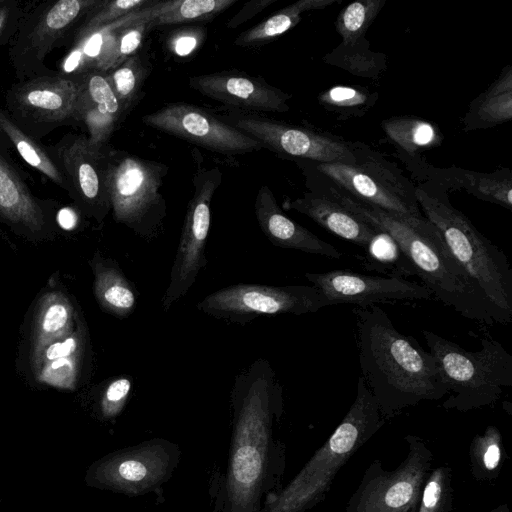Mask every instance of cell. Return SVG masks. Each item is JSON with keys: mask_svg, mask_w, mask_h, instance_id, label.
Returning <instances> with one entry per match:
<instances>
[{"mask_svg": "<svg viewBox=\"0 0 512 512\" xmlns=\"http://www.w3.org/2000/svg\"><path fill=\"white\" fill-rule=\"evenodd\" d=\"M231 408L223 512H261L284 468V449L274 439L283 412L282 387L267 360L257 359L236 377Z\"/></svg>", "mask_w": 512, "mask_h": 512, "instance_id": "obj_1", "label": "cell"}, {"mask_svg": "<svg viewBox=\"0 0 512 512\" xmlns=\"http://www.w3.org/2000/svg\"><path fill=\"white\" fill-rule=\"evenodd\" d=\"M353 313L360 376L385 420L421 401L447 396L431 353L398 331L383 309L371 304Z\"/></svg>", "mask_w": 512, "mask_h": 512, "instance_id": "obj_2", "label": "cell"}, {"mask_svg": "<svg viewBox=\"0 0 512 512\" xmlns=\"http://www.w3.org/2000/svg\"><path fill=\"white\" fill-rule=\"evenodd\" d=\"M373 227L387 233L435 297L461 316L496 324L487 301L451 255L437 228L425 217L406 219L362 203L333 184L320 190Z\"/></svg>", "mask_w": 512, "mask_h": 512, "instance_id": "obj_3", "label": "cell"}, {"mask_svg": "<svg viewBox=\"0 0 512 512\" xmlns=\"http://www.w3.org/2000/svg\"><path fill=\"white\" fill-rule=\"evenodd\" d=\"M384 423L375 398L359 376L355 399L343 420L288 485L268 497L261 512H305L321 502L341 467Z\"/></svg>", "mask_w": 512, "mask_h": 512, "instance_id": "obj_4", "label": "cell"}, {"mask_svg": "<svg viewBox=\"0 0 512 512\" xmlns=\"http://www.w3.org/2000/svg\"><path fill=\"white\" fill-rule=\"evenodd\" d=\"M414 196L423 216L437 228L451 255L487 301L496 324H509L512 320V268L503 250L449 201L423 188H415Z\"/></svg>", "mask_w": 512, "mask_h": 512, "instance_id": "obj_5", "label": "cell"}, {"mask_svg": "<svg viewBox=\"0 0 512 512\" xmlns=\"http://www.w3.org/2000/svg\"><path fill=\"white\" fill-rule=\"evenodd\" d=\"M429 352L448 392L445 409L466 412L495 403L512 385V356L497 340L482 338L468 351L432 331L423 330Z\"/></svg>", "mask_w": 512, "mask_h": 512, "instance_id": "obj_6", "label": "cell"}, {"mask_svg": "<svg viewBox=\"0 0 512 512\" xmlns=\"http://www.w3.org/2000/svg\"><path fill=\"white\" fill-rule=\"evenodd\" d=\"M166 171L159 162L108 152L107 189L114 220L140 237H155L166 215L160 193Z\"/></svg>", "mask_w": 512, "mask_h": 512, "instance_id": "obj_7", "label": "cell"}, {"mask_svg": "<svg viewBox=\"0 0 512 512\" xmlns=\"http://www.w3.org/2000/svg\"><path fill=\"white\" fill-rule=\"evenodd\" d=\"M404 439V460L392 471L386 470L380 460H373L344 512H418L434 457L422 438L406 435Z\"/></svg>", "mask_w": 512, "mask_h": 512, "instance_id": "obj_8", "label": "cell"}, {"mask_svg": "<svg viewBox=\"0 0 512 512\" xmlns=\"http://www.w3.org/2000/svg\"><path fill=\"white\" fill-rule=\"evenodd\" d=\"M326 306L327 300L313 285L238 283L208 294L196 307L210 317L246 325L261 316H299Z\"/></svg>", "mask_w": 512, "mask_h": 512, "instance_id": "obj_9", "label": "cell"}, {"mask_svg": "<svg viewBox=\"0 0 512 512\" xmlns=\"http://www.w3.org/2000/svg\"><path fill=\"white\" fill-rule=\"evenodd\" d=\"M221 181L222 172L218 167L198 164L193 176V195L187 206L168 287L161 301L165 312L188 293L200 271L206 267L211 203Z\"/></svg>", "mask_w": 512, "mask_h": 512, "instance_id": "obj_10", "label": "cell"}, {"mask_svg": "<svg viewBox=\"0 0 512 512\" xmlns=\"http://www.w3.org/2000/svg\"><path fill=\"white\" fill-rule=\"evenodd\" d=\"M101 3L99 0H59L24 12L10 48L18 78L40 76L44 58L63 44L76 24Z\"/></svg>", "mask_w": 512, "mask_h": 512, "instance_id": "obj_11", "label": "cell"}, {"mask_svg": "<svg viewBox=\"0 0 512 512\" xmlns=\"http://www.w3.org/2000/svg\"><path fill=\"white\" fill-rule=\"evenodd\" d=\"M180 448L165 439H152L115 451L94 464L91 481L101 488L140 496L160 488L180 461Z\"/></svg>", "mask_w": 512, "mask_h": 512, "instance_id": "obj_12", "label": "cell"}, {"mask_svg": "<svg viewBox=\"0 0 512 512\" xmlns=\"http://www.w3.org/2000/svg\"><path fill=\"white\" fill-rule=\"evenodd\" d=\"M77 80L43 75L14 83L6 94L7 113L14 123L38 140L52 130L78 121Z\"/></svg>", "mask_w": 512, "mask_h": 512, "instance_id": "obj_13", "label": "cell"}, {"mask_svg": "<svg viewBox=\"0 0 512 512\" xmlns=\"http://www.w3.org/2000/svg\"><path fill=\"white\" fill-rule=\"evenodd\" d=\"M222 119L278 153L314 163L357 164L360 161L351 144L306 128L241 111H232Z\"/></svg>", "mask_w": 512, "mask_h": 512, "instance_id": "obj_14", "label": "cell"}, {"mask_svg": "<svg viewBox=\"0 0 512 512\" xmlns=\"http://www.w3.org/2000/svg\"><path fill=\"white\" fill-rule=\"evenodd\" d=\"M46 149L62 171L71 197L86 215L101 222L111 209L108 152L93 149L87 136L76 134H67Z\"/></svg>", "mask_w": 512, "mask_h": 512, "instance_id": "obj_15", "label": "cell"}, {"mask_svg": "<svg viewBox=\"0 0 512 512\" xmlns=\"http://www.w3.org/2000/svg\"><path fill=\"white\" fill-rule=\"evenodd\" d=\"M313 168L348 196L406 219L424 217L410 192L387 169L373 162L314 163Z\"/></svg>", "mask_w": 512, "mask_h": 512, "instance_id": "obj_16", "label": "cell"}, {"mask_svg": "<svg viewBox=\"0 0 512 512\" xmlns=\"http://www.w3.org/2000/svg\"><path fill=\"white\" fill-rule=\"evenodd\" d=\"M142 121L154 129L225 155L246 154L265 148L255 138L186 103L168 104L144 115Z\"/></svg>", "mask_w": 512, "mask_h": 512, "instance_id": "obj_17", "label": "cell"}, {"mask_svg": "<svg viewBox=\"0 0 512 512\" xmlns=\"http://www.w3.org/2000/svg\"><path fill=\"white\" fill-rule=\"evenodd\" d=\"M305 278L321 291L329 306L356 304L365 307L378 302L431 299L423 284L397 276H377L336 269L323 273H305Z\"/></svg>", "mask_w": 512, "mask_h": 512, "instance_id": "obj_18", "label": "cell"}, {"mask_svg": "<svg viewBox=\"0 0 512 512\" xmlns=\"http://www.w3.org/2000/svg\"><path fill=\"white\" fill-rule=\"evenodd\" d=\"M189 85L202 95L239 110L276 113L290 110L291 95L260 77L223 71L191 76Z\"/></svg>", "mask_w": 512, "mask_h": 512, "instance_id": "obj_19", "label": "cell"}, {"mask_svg": "<svg viewBox=\"0 0 512 512\" xmlns=\"http://www.w3.org/2000/svg\"><path fill=\"white\" fill-rule=\"evenodd\" d=\"M72 80L79 85L78 121L86 127L90 146L104 150L124 111L105 72L92 70Z\"/></svg>", "mask_w": 512, "mask_h": 512, "instance_id": "obj_20", "label": "cell"}, {"mask_svg": "<svg viewBox=\"0 0 512 512\" xmlns=\"http://www.w3.org/2000/svg\"><path fill=\"white\" fill-rule=\"evenodd\" d=\"M87 343V328L78 317L73 332L31 352V367L36 380L59 389H74L81 374Z\"/></svg>", "mask_w": 512, "mask_h": 512, "instance_id": "obj_21", "label": "cell"}, {"mask_svg": "<svg viewBox=\"0 0 512 512\" xmlns=\"http://www.w3.org/2000/svg\"><path fill=\"white\" fill-rule=\"evenodd\" d=\"M255 215L266 238L276 247L339 260L342 252L284 214L266 185L257 192Z\"/></svg>", "mask_w": 512, "mask_h": 512, "instance_id": "obj_22", "label": "cell"}, {"mask_svg": "<svg viewBox=\"0 0 512 512\" xmlns=\"http://www.w3.org/2000/svg\"><path fill=\"white\" fill-rule=\"evenodd\" d=\"M334 235L356 244L366 251L380 230L345 208L326 193L315 190L289 203Z\"/></svg>", "mask_w": 512, "mask_h": 512, "instance_id": "obj_23", "label": "cell"}, {"mask_svg": "<svg viewBox=\"0 0 512 512\" xmlns=\"http://www.w3.org/2000/svg\"><path fill=\"white\" fill-rule=\"evenodd\" d=\"M0 218L25 233L38 235L47 226L43 204L29 190L16 168L0 152Z\"/></svg>", "mask_w": 512, "mask_h": 512, "instance_id": "obj_24", "label": "cell"}, {"mask_svg": "<svg viewBox=\"0 0 512 512\" xmlns=\"http://www.w3.org/2000/svg\"><path fill=\"white\" fill-rule=\"evenodd\" d=\"M89 264L94 275V296L100 308L119 319L129 317L135 310L136 289L118 262L95 252Z\"/></svg>", "mask_w": 512, "mask_h": 512, "instance_id": "obj_25", "label": "cell"}, {"mask_svg": "<svg viewBox=\"0 0 512 512\" xmlns=\"http://www.w3.org/2000/svg\"><path fill=\"white\" fill-rule=\"evenodd\" d=\"M512 119V66L503 68L498 78L474 99L463 118L464 130L495 127Z\"/></svg>", "mask_w": 512, "mask_h": 512, "instance_id": "obj_26", "label": "cell"}, {"mask_svg": "<svg viewBox=\"0 0 512 512\" xmlns=\"http://www.w3.org/2000/svg\"><path fill=\"white\" fill-rule=\"evenodd\" d=\"M77 320L74 306L63 292L45 293L38 302L34 315L31 352L73 332Z\"/></svg>", "mask_w": 512, "mask_h": 512, "instance_id": "obj_27", "label": "cell"}, {"mask_svg": "<svg viewBox=\"0 0 512 512\" xmlns=\"http://www.w3.org/2000/svg\"><path fill=\"white\" fill-rule=\"evenodd\" d=\"M0 136L12 145L29 166L68 192L67 181L45 146L21 130L0 108Z\"/></svg>", "mask_w": 512, "mask_h": 512, "instance_id": "obj_28", "label": "cell"}, {"mask_svg": "<svg viewBox=\"0 0 512 512\" xmlns=\"http://www.w3.org/2000/svg\"><path fill=\"white\" fill-rule=\"evenodd\" d=\"M445 179L476 198L512 209V178L504 173H480L452 167L445 170Z\"/></svg>", "mask_w": 512, "mask_h": 512, "instance_id": "obj_29", "label": "cell"}, {"mask_svg": "<svg viewBox=\"0 0 512 512\" xmlns=\"http://www.w3.org/2000/svg\"><path fill=\"white\" fill-rule=\"evenodd\" d=\"M339 2L341 0H298L241 33L234 43L237 46L245 47L271 41L295 27L301 21L302 13L325 9Z\"/></svg>", "mask_w": 512, "mask_h": 512, "instance_id": "obj_30", "label": "cell"}, {"mask_svg": "<svg viewBox=\"0 0 512 512\" xmlns=\"http://www.w3.org/2000/svg\"><path fill=\"white\" fill-rule=\"evenodd\" d=\"M387 137L411 156L439 146L443 136L432 122L414 116H393L383 120Z\"/></svg>", "mask_w": 512, "mask_h": 512, "instance_id": "obj_31", "label": "cell"}, {"mask_svg": "<svg viewBox=\"0 0 512 512\" xmlns=\"http://www.w3.org/2000/svg\"><path fill=\"white\" fill-rule=\"evenodd\" d=\"M324 61L354 75L369 78H377L386 69V56L371 51L366 38L348 45L340 43L325 55Z\"/></svg>", "mask_w": 512, "mask_h": 512, "instance_id": "obj_32", "label": "cell"}, {"mask_svg": "<svg viewBox=\"0 0 512 512\" xmlns=\"http://www.w3.org/2000/svg\"><path fill=\"white\" fill-rule=\"evenodd\" d=\"M472 475L478 480H493L498 477L504 463L505 450L502 435L494 425L477 434L469 449Z\"/></svg>", "mask_w": 512, "mask_h": 512, "instance_id": "obj_33", "label": "cell"}, {"mask_svg": "<svg viewBox=\"0 0 512 512\" xmlns=\"http://www.w3.org/2000/svg\"><path fill=\"white\" fill-rule=\"evenodd\" d=\"M386 0H357L349 3L338 14L335 28L341 43L353 44L362 38L378 16Z\"/></svg>", "mask_w": 512, "mask_h": 512, "instance_id": "obj_34", "label": "cell"}, {"mask_svg": "<svg viewBox=\"0 0 512 512\" xmlns=\"http://www.w3.org/2000/svg\"><path fill=\"white\" fill-rule=\"evenodd\" d=\"M377 94L359 86L336 85L317 96L318 102L326 110L343 117L362 116L373 107Z\"/></svg>", "mask_w": 512, "mask_h": 512, "instance_id": "obj_35", "label": "cell"}, {"mask_svg": "<svg viewBox=\"0 0 512 512\" xmlns=\"http://www.w3.org/2000/svg\"><path fill=\"white\" fill-rule=\"evenodd\" d=\"M146 75L139 55H132L119 66L106 72L107 80L125 111L137 97Z\"/></svg>", "mask_w": 512, "mask_h": 512, "instance_id": "obj_36", "label": "cell"}, {"mask_svg": "<svg viewBox=\"0 0 512 512\" xmlns=\"http://www.w3.org/2000/svg\"><path fill=\"white\" fill-rule=\"evenodd\" d=\"M238 0H175L167 12L151 21V27L204 20L223 12Z\"/></svg>", "mask_w": 512, "mask_h": 512, "instance_id": "obj_37", "label": "cell"}, {"mask_svg": "<svg viewBox=\"0 0 512 512\" xmlns=\"http://www.w3.org/2000/svg\"><path fill=\"white\" fill-rule=\"evenodd\" d=\"M452 469L439 466L432 469L424 483L418 512L452 511Z\"/></svg>", "mask_w": 512, "mask_h": 512, "instance_id": "obj_38", "label": "cell"}, {"mask_svg": "<svg viewBox=\"0 0 512 512\" xmlns=\"http://www.w3.org/2000/svg\"><path fill=\"white\" fill-rule=\"evenodd\" d=\"M154 2L153 0L102 1L99 6L87 14L82 25H79L75 32L90 31L108 25Z\"/></svg>", "mask_w": 512, "mask_h": 512, "instance_id": "obj_39", "label": "cell"}, {"mask_svg": "<svg viewBox=\"0 0 512 512\" xmlns=\"http://www.w3.org/2000/svg\"><path fill=\"white\" fill-rule=\"evenodd\" d=\"M365 253L367 261L376 267L400 270V274H415L394 240L381 230Z\"/></svg>", "mask_w": 512, "mask_h": 512, "instance_id": "obj_40", "label": "cell"}, {"mask_svg": "<svg viewBox=\"0 0 512 512\" xmlns=\"http://www.w3.org/2000/svg\"><path fill=\"white\" fill-rule=\"evenodd\" d=\"M132 384L130 377L121 376L107 385L100 400V411L104 418L112 419L122 412L132 390Z\"/></svg>", "mask_w": 512, "mask_h": 512, "instance_id": "obj_41", "label": "cell"}, {"mask_svg": "<svg viewBox=\"0 0 512 512\" xmlns=\"http://www.w3.org/2000/svg\"><path fill=\"white\" fill-rule=\"evenodd\" d=\"M150 27L151 21H143L118 30L115 46V67L134 55L135 51L141 45L146 31Z\"/></svg>", "mask_w": 512, "mask_h": 512, "instance_id": "obj_42", "label": "cell"}, {"mask_svg": "<svg viewBox=\"0 0 512 512\" xmlns=\"http://www.w3.org/2000/svg\"><path fill=\"white\" fill-rule=\"evenodd\" d=\"M24 9L15 0H4L0 5V42L11 39L16 33Z\"/></svg>", "mask_w": 512, "mask_h": 512, "instance_id": "obj_43", "label": "cell"}, {"mask_svg": "<svg viewBox=\"0 0 512 512\" xmlns=\"http://www.w3.org/2000/svg\"><path fill=\"white\" fill-rule=\"evenodd\" d=\"M200 39L196 31H181L170 40V48L176 55L185 57L195 50Z\"/></svg>", "mask_w": 512, "mask_h": 512, "instance_id": "obj_44", "label": "cell"}, {"mask_svg": "<svg viewBox=\"0 0 512 512\" xmlns=\"http://www.w3.org/2000/svg\"><path fill=\"white\" fill-rule=\"evenodd\" d=\"M277 0H252L247 2L242 9L239 10L228 22L227 28H236L256 16L267 6L276 2Z\"/></svg>", "mask_w": 512, "mask_h": 512, "instance_id": "obj_45", "label": "cell"}, {"mask_svg": "<svg viewBox=\"0 0 512 512\" xmlns=\"http://www.w3.org/2000/svg\"><path fill=\"white\" fill-rule=\"evenodd\" d=\"M56 220L59 226L64 230H72L77 225L78 216L74 209L64 207L58 211Z\"/></svg>", "mask_w": 512, "mask_h": 512, "instance_id": "obj_46", "label": "cell"}, {"mask_svg": "<svg viewBox=\"0 0 512 512\" xmlns=\"http://www.w3.org/2000/svg\"><path fill=\"white\" fill-rule=\"evenodd\" d=\"M490 512H511L509 506L506 503H502L492 509Z\"/></svg>", "mask_w": 512, "mask_h": 512, "instance_id": "obj_47", "label": "cell"}, {"mask_svg": "<svg viewBox=\"0 0 512 512\" xmlns=\"http://www.w3.org/2000/svg\"><path fill=\"white\" fill-rule=\"evenodd\" d=\"M4 2V0H0V5Z\"/></svg>", "mask_w": 512, "mask_h": 512, "instance_id": "obj_48", "label": "cell"}]
</instances>
